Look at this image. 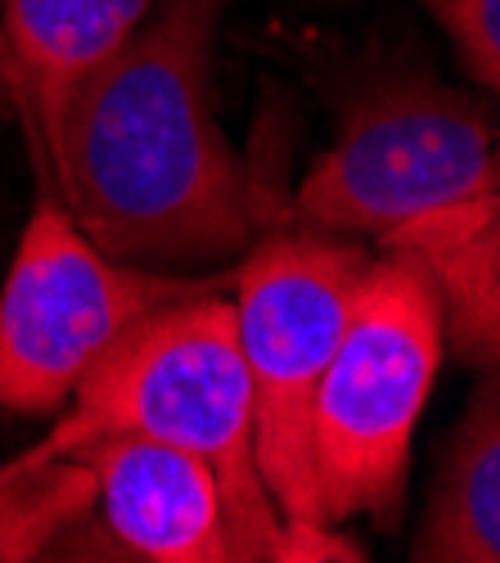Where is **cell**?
<instances>
[{
    "label": "cell",
    "instance_id": "cell-7",
    "mask_svg": "<svg viewBox=\"0 0 500 563\" xmlns=\"http://www.w3.org/2000/svg\"><path fill=\"white\" fill-rule=\"evenodd\" d=\"M23 460H73L81 468L86 505H96L104 545L118 559L244 563L212 468L190 451L141 433H96Z\"/></svg>",
    "mask_w": 500,
    "mask_h": 563
},
{
    "label": "cell",
    "instance_id": "cell-5",
    "mask_svg": "<svg viewBox=\"0 0 500 563\" xmlns=\"http://www.w3.org/2000/svg\"><path fill=\"white\" fill-rule=\"evenodd\" d=\"M221 289V279L145 271L100 253L55 190H41L0 289V406L51 415L135 320Z\"/></svg>",
    "mask_w": 500,
    "mask_h": 563
},
{
    "label": "cell",
    "instance_id": "cell-4",
    "mask_svg": "<svg viewBox=\"0 0 500 563\" xmlns=\"http://www.w3.org/2000/svg\"><path fill=\"white\" fill-rule=\"evenodd\" d=\"M370 257L325 234H276L235 275V334L253 384V451L289 523L325 528L311 483V401Z\"/></svg>",
    "mask_w": 500,
    "mask_h": 563
},
{
    "label": "cell",
    "instance_id": "cell-8",
    "mask_svg": "<svg viewBox=\"0 0 500 563\" xmlns=\"http://www.w3.org/2000/svg\"><path fill=\"white\" fill-rule=\"evenodd\" d=\"M379 244L424 262L442 302V334L460 361L491 369L500 347V190L437 208Z\"/></svg>",
    "mask_w": 500,
    "mask_h": 563
},
{
    "label": "cell",
    "instance_id": "cell-1",
    "mask_svg": "<svg viewBox=\"0 0 500 563\" xmlns=\"http://www.w3.org/2000/svg\"><path fill=\"white\" fill-rule=\"evenodd\" d=\"M231 0H167L36 118L59 203L118 262H203L262 225V195L212 118Z\"/></svg>",
    "mask_w": 500,
    "mask_h": 563
},
{
    "label": "cell",
    "instance_id": "cell-3",
    "mask_svg": "<svg viewBox=\"0 0 500 563\" xmlns=\"http://www.w3.org/2000/svg\"><path fill=\"white\" fill-rule=\"evenodd\" d=\"M442 347V302L424 262L397 249L370 257L311 401V483L325 528L397 514Z\"/></svg>",
    "mask_w": 500,
    "mask_h": 563
},
{
    "label": "cell",
    "instance_id": "cell-10",
    "mask_svg": "<svg viewBox=\"0 0 500 563\" xmlns=\"http://www.w3.org/2000/svg\"><path fill=\"white\" fill-rule=\"evenodd\" d=\"M154 0H5V41L32 118L55 113L68 86L145 23Z\"/></svg>",
    "mask_w": 500,
    "mask_h": 563
},
{
    "label": "cell",
    "instance_id": "cell-9",
    "mask_svg": "<svg viewBox=\"0 0 500 563\" xmlns=\"http://www.w3.org/2000/svg\"><path fill=\"white\" fill-rule=\"evenodd\" d=\"M424 563H496L500 559V388L496 374L469 401L451 433L437 483L415 537Z\"/></svg>",
    "mask_w": 500,
    "mask_h": 563
},
{
    "label": "cell",
    "instance_id": "cell-2",
    "mask_svg": "<svg viewBox=\"0 0 500 563\" xmlns=\"http://www.w3.org/2000/svg\"><path fill=\"white\" fill-rule=\"evenodd\" d=\"M96 433H141L199 455L221 492L244 563L360 559L334 528L289 523L270 500L253 451V384L221 289L149 311L86 369L73 410L41 438L36 455Z\"/></svg>",
    "mask_w": 500,
    "mask_h": 563
},
{
    "label": "cell",
    "instance_id": "cell-11",
    "mask_svg": "<svg viewBox=\"0 0 500 563\" xmlns=\"http://www.w3.org/2000/svg\"><path fill=\"white\" fill-rule=\"evenodd\" d=\"M429 14L456 45L465 73L496 90L500 86V0H424Z\"/></svg>",
    "mask_w": 500,
    "mask_h": 563
},
{
    "label": "cell",
    "instance_id": "cell-6",
    "mask_svg": "<svg viewBox=\"0 0 500 563\" xmlns=\"http://www.w3.org/2000/svg\"><path fill=\"white\" fill-rule=\"evenodd\" d=\"M500 190L496 126L456 90L401 81L360 104L298 185L307 230L388 240L437 208Z\"/></svg>",
    "mask_w": 500,
    "mask_h": 563
}]
</instances>
